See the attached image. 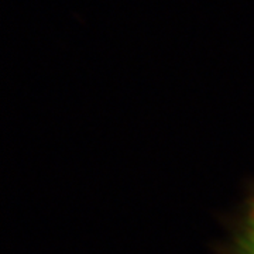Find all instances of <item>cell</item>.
I'll list each match as a JSON object with an SVG mask.
<instances>
[{
  "label": "cell",
  "mask_w": 254,
  "mask_h": 254,
  "mask_svg": "<svg viewBox=\"0 0 254 254\" xmlns=\"http://www.w3.org/2000/svg\"><path fill=\"white\" fill-rule=\"evenodd\" d=\"M230 254H254V192L240 213L230 242Z\"/></svg>",
  "instance_id": "obj_1"
}]
</instances>
